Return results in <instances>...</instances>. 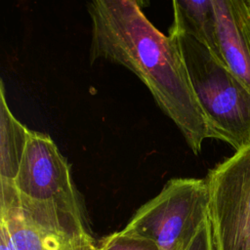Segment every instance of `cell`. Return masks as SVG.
Instances as JSON below:
<instances>
[{"label": "cell", "instance_id": "cell-3", "mask_svg": "<svg viewBox=\"0 0 250 250\" xmlns=\"http://www.w3.org/2000/svg\"><path fill=\"white\" fill-rule=\"evenodd\" d=\"M13 197L23 210L89 223L83 199L72 181L70 165L48 134L30 130L13 183Z\"/></svg>", "mask_w": 250, "mask_h": 250}, {"label": "cell", "instance_id": "cell-7", "mask_svg": "<svg viewBox=\"0 0 250 250\" xmlns=\"http://www.w3.org/2000/svg\"><path fill=\"white\" fill-rule=\"evenodd\" d=\"M220 59L250 88V12L245 0H212Z\"/></svg>", "mask_w": 250, "mask_h": 250}, {"label": "cell", "instance_id": "cell-5", "mask_svg": "<svg viewBox=\"0 0 250 250\" xmlns=\"http://www.w3.org/2000/svg\"><path fill=\"white\" fill-rule=\"evenodd\" d=\"M205 180L216 250H250V146L211 169Z\"/></svg>", "mask_w": 250, "mask_h": 250}, {"label": "cell", "instance_id": "cell-1", "mask_svg": "<svg viewBox=\"0 0 250 250\" xmlns=\"http://www.w3.org/2000/svg\"><path fill=\"white\" fill-rule=\"evenodd\" d=\"M87 9L90 62L106 60L135 73L198 154L210 132L175 41L146 19L137 1L95 0Z\"/></svg>", "mask_w": 250, "mask_h": 250}, {"label": "cell", "instance_id": "cell-13", "mask_svg": "<svg viewBox=\"0 0 250 250\" xmlns=\"http://www.w3.org/2000/svg\"><path fill=\"white\" fill-rule=\"evenodd\" d=\"M245 3H246V5H247V7H248V10H249V12H250V0H245Z\"/></svg>", "mask_w": 250, "mask_h": 250}, {"label": "cell", "instance_id": "cell-8", "mask_svg": "<svg viewBox=\"0 0 250 250\" xmlns=\"http://www.w3.org/2000/svg\"><path fill=\"white\" fill-rule=\"evenodd\" d=\"M173 10L174 21L169 32H181L193 37L221 61L212 0H174Z\"/></svg>", "mask_w": 250, "mask_h": 250}, {"label": "cell", "instance_id": "cell-4", "mask_svg": "<svg viewBox=\"0 0 250 250\" xmlns=\"http://www.w3.org/2000/svg\"><path fill=\"white\" fill-rule=\"evenodd\" d=\"M208 218L206 180L175 178L142 205L122 230L153 241L159 250H185Z\"/></svg>", "mask_w": 250, "mask_h": 250}, {"label": "cell", "instance_id": "cell-10", "mask_svg": "<svg viewBox=\"0 0 250 250\" xmlns=\"http://www.w3.org/2000/svg\"><path fill=\"white\" fill-rule=\"evenodd\" d=\"M98 250H159V248L149 239L120 230L104 237L98 245Z\"/></svg>", "mask_w": 250, "mask_h": 250}, {"label": "cell", "instance_id": "cell-9", "mask_svg": "<svg viewBox=\"0 0 250 250\" xmlns=\"http://www.w3.org/2000/svg\"><path fill=\"white\" fill-rule=\"evenodd\" d=\"M30 130L12 113L3 81L0 86V180L14 182L27 146Z\"/></svg>", "mask_w": 250, "mask_h": 250}, {"label": "cell", "instance_id": "cell-12", "mask_svg": "<svg viewBox=\"0 0 250 250\" xmlns=\"http://www.w3.org/2000/svg\"><path fill=\"white\" fill-rule=\"evenodd\" d=\"M0 250H17L8 228L0 222Z\"/></svg>", "mask_w": 250, "mask_h": 250}, {"label": "cell", "instance_id": "cell-2", "mask_svg": "<svg viewBox=\"0 0 250 250\" xmlns=\"http://www.w3.org/2000/svg\"><path fill=\"white\" fill-rule=\"evenodd\" d=\"M184 61L210 137L238 151L250 146V88L203 44L169 32Z\"/></svg>", "mask_w": 250, "mask_h": 250}, {"label": "cell", "instance_id": "cell-6", "mask_svg": "<svg viewBox=\"0 0 250 250\" xmlns=\"http://www.w3.org/2000/svg\"><path fill=\"white\" fill-rule=\"evenodd\" d=\"M0 222L17 250H98L89 223L25 212L7 197H0Z\"/></svg>", "mask_w": 250, "mask_h": 250}, {"label": "cell", "instance_id": "cell-11", "mask_svg": "<svg viewBox=\"0 0 250 250\" xmlns=\"http://www.w3.org/2000/svg\"><path fill=\"white\" fill-rule=\"evenodd\" d=\"M185 250H216L209 218L203 223L196 235Z\"/></svg>", "mask_w": 250, "mask_h": 250}]
</instances>
